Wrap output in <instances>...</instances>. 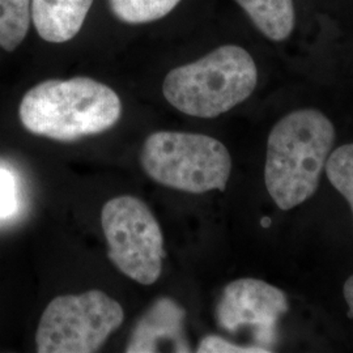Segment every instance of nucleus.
I'll list each match as a JSON object with an SVG mask.
<instances>
[{"label": "nucleus", "mask_w": 353, "mask_h": 353, "mask_svg": "<svg viewBox=\"0 0 353 353\" xmlns=\"http://www.w3.org/2000/svg\"><path fill=\"white\" fill-rule=\"evenodd\" d=\"M335 143V128L316 109L285 115L270 132L265 188L280 210L288 211L316 194Z\"/></svg>", "instance_id": "1"}, {"label": "nucleus", "mask_w": 353, "mask_h": 353, "mask_svg": "<svg viewBox=\"0 0 353 353\" xmlns=\"http://www.w3.org/2000/svg\"><path fill=\"white\" fill-rule=\"evenodd\" d=\"M121 114L118 94L89 77L42 81L26 92L19 109L20 121L29 132L57 141L105 132Z\"/></svg>", "instance_id": "2"}, {"label": "nucleus", "mask_w": 353, "mask_h": 353, "mask_svg": "<svg viewBox=\"0 0 353 353\" xmlns=\"http://www.w3.org/2000/svg\"><path fill=\"white\" fill-rule=\"evenodd\" d=\"M258 70L252 55L236 45H224L202 59L172 70L163 93L181 113L214 118L252 96Z\"/></svg>", "instance_id": "3"}, {"label": "nucleus", "mask_w": 353, "mask_h": 353, "mask_svg": "<svg viewBox=\"0 0 353 353\" xmlns=\"http://www.w3.org/2000/svg\"><path fill=\"white\" fill-rule=\"evenodd\" d=\"M140 164L154 182L190 194L224 191L232 170L230 154L221 141L176 131L148 137L140 152Z\"/></svg>", "instance_id": "4"}, {"label": "nucleus", "mask_w": 353, "mask_h": 353, "mask_svg": "<svg viewBox=\"0 0 353 353\" xmlns=\"http://www.w3.org/2000/svg\"><path fill=\"white\" fill-rule=\"evenodd\" d=\"M123 319L121 303L101 290L55 297L38 323L37 352H97Z\"/></svg>", "instance_id": "5"}, {"label": "nucleus", "mask_w": 353, "mask_h": 353, "mask_svg": "<svg viewBox=\"0 0 353 353\" xmlns=\"http://www.w3.org/2000/svg\"><path fill=\"white\" fill-rule=\"evenodd\" d=\"M101 225L113 265L139 284H154L163 271L164 236L148 205L130 195L114 198L102 208Z\"/></svg>", "instance_id": "6"}, {"label": "nucleus", "mask_w": 353, "mask_h": 353, "mask_svg": "<svg viewBox=\"0 0 353 353\" xmlns=\"http://www.w3.org/2000/svg\"><path fill=\"white\" fill-rule=\"evenodd\" d=\"M288 309L283 290L258 279H239L223 290L216 321L229 334L250 332L252 345L271 352L278 339L279 321Z\"/></svg>", "instance_id": "7"}, {"label": "nucleus", "mask_w": 353, "mask_h": 353, "mask_svg": "<svg viewBox=\"0 0 353 353\" xmlns=\"http://www.w3.org/2000/svg\"><path fill=\"white\" fill-rule=\"evenodd\" d=\"M186 312L169 297H160L143 314L127 341V353L191 352L185 334Z\"/></svg>", "instance_id": "8"}, {"label": "nucleus", "mask_w": 353, "mask_h": 353, "mask_svg": "<svg viewBox=\"0 0 353 353\" xmlns=\"http://www.w3.org/2000/svg\"><path fill=\"white\" fill-rule=\"evenodd\" d=\"M93 0H32V20L39 37L63 43L75 37Z\"/></svg>", "instance_id": "9"}, {"label": "nucleus", "mask_w": 353, "mask_h": 353, "mask_svg": "<svg viewBox=\"0 0 353 353\" xmlns=\"http://www.w3.org/2000/svg\"><path fill=\"white\" fill-rule=\"evenodd\" d=\"M265 37L283 41L294 28L293 0H236Z\"/></svg>", "instance_id": "10"}, {"label": "nucleus", "mask_w": 353, "mask_h": 353, "mask_svg": "<svg viewBox=\"0 0 353 353\" xmlns=\"http://www.w3.org/2000/svg\"><path fill=\"white\" fill-rule=\"evenodd\" d=\"M32 0H0V46L16 50L28 34Z\"/></svg>", "instance_id": "11"}, {"label": "nucleus", "mask_w": 353, "mask_h": 353, "mask_svg": "<svg viewBox=\"0 0 353 353\" xmlns=\"http://www.w3.org/2000/svg\"><path fill=\"white\" fill-rule=\"evenodd\" d=\"M181 0H110L114 14L127 24H147L172 12Z\"/></svg>", "instance_id": "12"}, {"label": "nucleus", "mask_w": 353, "mask_h": 353, "mask_svg": "<svg viewBox=\"0 0 353 353\" xmlns=\"http://www.w3.org/2000/svg\"><path fill=\"white\" fill-rule=\"evenodd\" d=\"M325 170L331 185L350 203L353 214V144H345L332 152Z\"/></svg>", "instance_id": "13"}, {"label": "nucleus", "mask_w": 353, "mask_h": 353, "mask_svg": "<svg viewBox=\"0 0 353 353\" xmlns=\"http://www.w3.org/2000/svg\"><path fill=\"white\" fill-rule=\"evenodd\" d=\"M21 207L20 182L12 169L0 165V224L11 221Z\"/></svg>", "instance_id": "14"}, {"label": "nucleus", "mask_w": 353, "mask_h": 353, "mask_svg": "<svg viewBox=\"0 0 353 353\" xmlns=\"http://www.w3.org/2000/svg\"><path fill=\"white\" fill-rule=\"evenodd\" d=\"M196 352L199 353H268L261 347L249 344H237L223 339L220 336H205L203 338Z\"/></svg>", "instance_id": "15"}, {"label": "nucleus", "mask_w": 353, "mask_h": 353, "mask_svg": "<svg viewBox=\"0 0 353 353\" xmlns=\"http://www.w3.org/2000/svg\"><path fill=\"white\" fill-rule=\"evenodd\" d=\"M344 299L350 307V316L353 318V275L344 284Z\"/></svg>", "instance_id": "16"}, {"label": "nucleus", "mask_w": 353, "mask_h": 353, "mask_svg": "<svg viewBox=\"0 0 353 353\" xmlns=\"http://www.w3.org/2000/svg\"><path fill=\"white\" fill-rule=\"evenodd\" d=\"M262 225L265 228L270 227V225H271V220H270L268 217H265V219L262 220Z\"/></svg>", "instance_id": "17"}]
</instances>
